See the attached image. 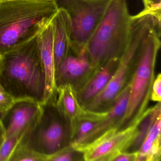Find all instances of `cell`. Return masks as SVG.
<instances>
[{
	"mask_svg": "<svg viewBox=\"0 0 161 161\" xmlns=\"http://www.w3.org/2000/svg\"><path fill=\"white\" fill-rule=\"evenodd\" d=\"M0 86L15 100H31L42 104L47 100V76L38 48V35L3 54Z\"/></svg>",
	"mask_w": 161,
	"mask_h": 161,
	"instance_id": "obj_1",
	"label": "cell"
},
{
	"mask_svg": "<svg viewBox=\"0 0 161 161\" xmlns=\"http://www.w3.org/2000/svg\"><path fill=\"white\" fill-rule=\"evenodd\" d=\"M58 10L55 0L0 2V55L39 34Z\"/></svg>",
	"mask_w": 161,
	"mask_h": 161,
	"instance_id": "obj_2",
	"label": "cell"
},
{
	"mask_svg": "<svg viewBox=\"0 0 161 161\" xmlns=\"http://www.w3.org/2000/svg\"><path fill=\"white\" fill-rule=\"evenodd\" d=\"M131 24L127 0H112L86 47L89 60L96 68L111 60L119 59L129 38Z\"/></svg>",
	"mask_w": 161,
	"mask_h": 161,
	"instance_id": "obj_3",
	"label": "cell"
},
{
	"mask_svg": "<svg viewBox=\"0 0 161 161\" xmlns=\"http://www.w3.org/2000/svg\"><path fill=\"white\" fill-rule=\"evenodd\" d=\"M158 25L155 17L140 12L131 16L129 38L115 72L104 90L85 109L94 112L108 111L130 83L138 50L150 32Z\"/></svg>",
	"mask_w": 161,
	"mask_h": 161,
	"instance_id": "obj_4",
	"label": "cell"
},
{
	"mask_svg": "<svg viewBox=\"0 0 161 161\" xmlns=\"http://www.w3.org/2000/svg\"><path fill=\"white\" fill-rule=\"evenodd\" d=\"M161 27L156 26L150 32L138 50L130 82L128 105L119 130L133 123L146 110L161 47Z\"/></svg>",
	"mask_w": 161,
	"mask_h": 161,
	"instance_id": "obj_5",
	"label": "cell"
},
{
	"mask_svg": "<svg viewBox=\"0 0 161 161\" xmlns=\"http://www.w3.org/2000/svg\"><path fill=\"white\" fill-rule=\"evenodd\" d=\"M57 93L40 104L41 112L37 121L18 143L44 157L46 161L71 143L69 124L56 105Z\"/></svg>",
	"mask_w": 161,
	"mask_h": 161,
	"instance_id": "obj_6",
	"label": "cell"
},
{
	"mask_svg": "<svg viewBox=\"0 0 161 161\" xmlns=\"http://www.w3.org/2000/svg\"><path fill=\"white\" fill-rule=\"evenodd\" d=\"M64 9L72 23L70 50L75 53L86 49V44L104 16L112 0H55Z\"/></svg>",
	"mask_w": 161,
	"mask_h": 161,
	"instance_id": "obj_7",
	"label": "cell"
},
{
	"mask_svg": "<svg viewBox=\"0 0 161 161\" xmlns=\"http://www.w3.org/2000/svg\"><path fill=\"white\" fill-rule=\"evenodd\" d=\"M144 115V113L130 126L122 130L113 129L81 149L84 160L112 161L119 153L126 152L137 136Z\"/></svg>",
	"mask_w": 161,
	"mask_h": 161,
	"instance_id": "obj_8",
	"label": "cell"
},
{
	"mask_svg": "<svg viewBox=\"0 0 161 161\" xmlns=\"http://www.w3.org/2000/svg\"><path fill=\"white\" fill-rule=\"evenodd\" d=\"M97 69L89 60L86 49L75 53L70 49L55 71L54 83L57 90L69 84L78 91L87 81Z\"/></svg>",
	"mask_w": 161,
	"mask_h": 161,
	"instance_id": "obj_9",
	"label": "cell"
},
{
	"mask_svg": "<svg viewBox=\"0 0 161 161\" xmlns=\"http://www.w3.org/2000/svg\"><path fill=\"white\" fill-rule=\"evenodd\" d=\"M41 112L40 104L28 99L15 100L0 114V121L5 138L16 136L20 139L37 121Z\"/></svg>",
	"mask_w": 161,
	"mask_h": 161,
	"instance_id": "obj_10",
	"label": "cell"
},
{
	"mask_svg": "<svg viewBox=\"0 0 161 161\" xmlns=\"http://www.w3.org/2000/svg\"><path fill=\"white\" fill-rule=\"evenodd\" d=\"M57 90L56 105L69 124L71 138L80 120L86 119L102 120L107 116L108 111L94 112L84 108L78 100L76 91L70 85L63 86Z\"/></svg>",
	"mask_w": 161,
	"mask_h": 161,
	"instance_id": "obj_11",
	"label": "cell"
},
{
	"mask_svg": "<svg viewBox=\"0 0 161 161\" xmlns=\"http://www.w3.org/2000/svg\"><path fill=\"white\" fill-rule=\"evenodd\" d=\"M130 90L129 83L108 110L107 116L99 122L89 133L77 143L70 145L71 147L80 151L83 148L94 142L109 131L114 129L119 130L120 123L126 113Z\"/></svg>",
	"mask_w": 161,
	"mask_h": 161,
	"instance_id": "obj_12",
	"label": "cell"
},
{
	"mask_svg": "<svg viewBox=\"0 0 161 161\" xmlns=\"http://www.w3.org/2000/svg\"><path fill=\"white\" fill-rule=\"evenodd\" d=\"M51 23L53 29L55 71L71 48L72 23L68 13L61 8H58Z\"/></svg>",
	"mask_w": 161,
	"mask_h": 161,
	"instance_id": "obj_13",
	"label": "cell"
},
{
	"mask_svg": "<svg viewBox=\"0 0 161 161\" xmlns=\"http://www.w3.org/2000/svg\"><path fill=\"white\" fill-rule=\"evenodd\" d=\"M119 60H111L98 68L84 85L76 91L78 100L84 108L107 86L116 70Z\"/></svg>",
	"mask_w": 161,
	"mask_h": 161,
	"instance_id": "obj_14",
	"label": "cell"
},
{
	"mask_svg": "<svg viewBox=\"0 0 161 161\" xmlns=\"http://www.w3.org/2000/svg\"><path fill=\"white\" fill-rule=\"evenodd\" d=\"M38 43L40 58L47 76V100L57 90L54 83L53 29L51 22L38 35Z\"/></svg>",
	"mask_w": 161,
	"mask_h": 161,
	"instance_id": "obj_15",
	"label": "cell"
},
{
	"mask_svg": "<svg viewBox=\"0 0 161 161\" xmlns=\"http://www.w3.org/2000/svg\"><path fill=\"white\" fill-rule=\"evenodd\" d=\"M161 114L156 118L141 147L137 150V161H145V157L156 138L161 136Z\"/></svg>",
	"mask_w": 161,
	"mask_h": 161,
	"instance_id": "obj_16",
	"label": "cell"
},
{
	"mask_svg": "<svg viewBox=\"0 0 161 161\" xmlns=\"http://www.w3.org/2000/svg\"><path fill=\"white\" fill-rule=\"evenodd\" d=\"M101 120L86 119L79 121L71 138L70 145L77 143L89 133Z\"/></svg>",
	"mask_w": 161,
	"mask_h": 161,
	"instance_id": "obj_17",
	"label": "cell"
},
{
	"mask_svg": "<svg viewBox=\"0 0 161 161\" xmlns=\"http://www.w3.org/2000/svg\"><path fill=\"white\" fill-rule=\"evenodd\" d=\"M43 161L44 157L18 144L9 161Z\"/></svg>",
	"mask_w": 161,
	"mask_h": 161,
	"instance_id": "obj_18",
	"label": "cell"
},
{
	"mask_svg": "<svg viewBox=\"0 0 161 161\" xmlns=\"http://www.w3.org/2000/svg\"><path fill=\"white\" fill-rule=\"evenodd\" d=\"M81 160H84L83 153L73 148L69 145L65 148L50 156L47 161H72Z\"/></svg>",
	"mask_w": 161,
	"mask_h": 161,
	"instance_id": "obj_19",
	"label": "cell"
},
{
	"mask_svg": "<svg viewBox=\"0 0 161 161\" xmlns=\"http://www.w3.org/2000/svg\"><path fill=\"white\" fill-rule=\"evenodd\" d=\"M17 136L6 137L0 147V161H9L10 157L19 142Z\"/></svg>",
	"mask_w": 161,
	"mask_h": 161,
	"instance_id": "obj_20",
	"label": "cell"
},
{
	"mask_svg": "<svg viewBox=\"0 0 161 161\" xmlns=\"http://www.w3.org/2000/svg\"><path fill=\"white\" fill-rule=\"evenodd\" d=\"M161 136H158L145 157V161H157L161 158Z\"/></svg>",
	"mask_w": 161,
	"mask_h": 161,
	"instance_id": "obj_21",
	"label": "cell"
},
{
	"mask_svg": "<svg viewBox=\"0 0 161 161\" xmlns=\"http://www.w3.org/2000/svg\"><path fill=\"white\" fill-rule=\"evenodd\" d=\"M150 99L153 101L161 102V75L160 73H159L153 80Z\"/></svg>",
	"mask_w": 161,
	"mask_h": 161,
	"instance_id": "obj_22",
	"label": "cell"
},
{
	"mask_svg": "<svg viewBox=\"0 0 161 161\" xmlns=\"http://www.w3.org/2000/svg\"><path fill=\"white\" fill-rule=\"evenodd\" d=\"M15 101V100L7 94L2 87H0V114L6 111Z\"/></svg>",
	"mask_w": 161,
	"mask_h": 161,
	"instance_id": "obj_23",
	"label": "cell"
},
{
	"mask_svg": "<svg viewBox=\"0 0 161 161\" xmlns=\"http://www.w3.org/2000/svg\"><path fill=\"white\" fill-rule=\"evenodd\" d=\"M138 153L137 151L122 152L117 154L112 159L114 161H137Z\"/></svg>",
	"mask_w": 161,
	"mask_h": 161,
	"instance_id": "obj_24",
	"label": "cell"
},
{
	"mask_svg": "<svg viewBox=\"0 0 161 161\" xmlns=\"http://www.w3.org/2000/svg\"><path fill=\"white\" fill-rule=\"evenodd\" d=\"M144 9L153 13H161V0H142Z\"/></svg>",
	"mask_w": 161,
	"mask_h": 161,
	"instance_id": "obj_25",
	"label": "cell"
},
{
	"mask_svg": "<svg viewBox=\"0 0 161 161\" xmlns=\"http://www.w3.org/2000/svg\"><path fill=\"white\" fill-rule=\"evenodd\" d=\"M5 138V132H4V130L2 125L1 122L0 121V147L3 143Z\"/></svg>",
	"mask_w": 161,
	"mask_h": 161,
	"instance_id": "obj_26",
	"label": "cell"
},
{
	"mask_svg": "<svg viewBox=\"0 0 161 161\" xmlns=\"http://www.w3.org/2000/svg\"><path fill=\"white\" fill-rule=\"evenodd\" d=\"M10 1H18V0H0V2H2Z\"/></svg>",
	"mask_w": 161,
	"mask_h": 161,
	"instance_id": "obj_27",
	"label": "cell"
},
{
	"mask_svg": "<svg viewBox=\"0 0 161 161\" xmlns=\"http://www.w3.org/2000/svg\"><path fill=\"white\" fill-rule=\"evenodd\" d=\"M1 55H0V60H1Z\"/></svg>",
	"mask_w": 161,
	"mask_h": 161,
	"instance_id": "obj_28",
	"label": "cell"
}]
</instances>
